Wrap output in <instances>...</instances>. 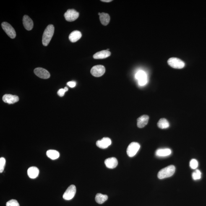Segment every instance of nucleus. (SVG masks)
<instances>
[{
  "mask_svg": "<svg viewBox=\"0 0 206 206\" xmlns=\"http://www.w3.org/2000/svg\"><path fill=\"white\" fill-rule=\"evenodd\" d=\"M27 173L29 178L31 179H35L38 176L39 170L36 167H31L27 170Z\"/></svg>",
  "mask_w": 206,
  "mask_h": 206,
  "instance_id": "obj_19",
  "label": "nucleus"
},
{
  "mask_svg": "<svg viewBox=\"0 0 206 206\" xmlns=\"http://www.w3.org/2000/svg\"><path fill=\"white\" fill-rule=\"evenodd\" d=\"M111 55V53L107 50H103L95 53L93 56L95 59H104L109 57Z\"/></svg>",
  "mask_w": 206,
  "mask_h": 206,
  "instance_id": "obj_16",
  "label": "nucleus"
},
{
  "mask_svg": "<svg viewBox=\"0 0 206 206\" xmlns=\"http://www.w3.org/2000/svg\"><path fill=\"white\" fill-rule=\"evenodd\" d=\"M171 153V149L168 148L158 149L155 152V154L158 157L168 156Z\"/></svg>",
  "mask_w": 206,
  "mask_h": 206,
  "instance_id": "obj_17",
  "label": "nucleus"
},
{
  "mask_svg": "<svg viewBox=\"0 0 206 206\" xmlns=\"http://www.w3.org/2000/svg\"><path fill=\"white\" fill-rule=\"evenodd\" d=\"M46 155L48 158L52 160H56L59 158L60 153L57 151L54 150H49L47 151Z\"/></svg>",
  "mask_w": 206,
  "mask_h": 206,
  "instance_id": "obj_21",
  "label": "nucleus"
},
{
  "mask_svg": "<svg viewBox=\"0 0 206 206\" xmlns=\"http://www.w3.org/2000/svg\"><path fill=\"white\" fill-rule=\"evenodd\" d=\"M23 22L24 27L26 30H31L33 27V22L32 19L28 16L25 15L23 19Z\"/></svg>",
  "mask_w": 206,
  "mask_h": 206,
  "instance_id": "obj_13",
  "label": "nucleus"
},
{
  "mask_svg": "<svg viewBox=\"0 0 206 206\" xmlns=\"http://www.w3.org/2000/svg\"><path fill=\"white\" fill-rule=\"evenodd\" d=\"M66 90L65 89H61L58 90L57 94L60 97L64 96L65 95V92H66Z\"/></svg>",
  "mask_w": 206,
  "mask_h": 206,
  "instance_id": "obj_28",
  "label": "nucleus"
},
{
  "mask_svg": "<svg viewBox=\"0 0 206 206\" xmlns=\"http://www.w3.org/2000/svg\"><path fill=\"white\" fill-rule=\"evenodd\" d=\"M99 17L100 20L103 25L106 26L109 23L110 21V17L109 15L105 13L100 14Z\"/></svg>",
  "mask_w": 206,
  "mask_h": 206,
  "instance_id": "obj_20",
  "label": "nucleus"
},
{
  "mask_svg": "<svg viewBox=\"0 0 206 206\" xmlns=\"http://www.w3.org/2000/svg\"><path fill=\"white\" fill-rule=\"evenodd\" d=\"M202 173L200 170H196L193 173H192V177L193 179L194 180H197L201 179Z\"/></svg>",
  "mask_w": 206,
  "mask_h": 206,
  "instance_id": "obj_24",
  "label": "nucleus"
},
{
  "mask_svg": "<svg viewBox=\"0 0 206 206\" xmlns=\"http://www.w3.org/2000/svg\"><path fill=\"white\" fill-rule=\"evenodd\" d=\"M198 166V162L197 160L195 159H193L191 160L190 162V166L191 168L192 169H196Z\"/></svg>",
  "mask_w": 206,
  "mask_h": 206,
  "instance_id": "obj_25",
  "label": "nucleus"
},
{
  "mask_svg": "<svg viewBox=\"0 0 206 206\" xmlns=\"http://www.w3.org/2000/svg\"><path fill=\"white\" fill-rule=\"evenodd\" d=\"M6 206H19V204L17 200L12 199L6 202Z\"/></svg>",
  "mask_w": 206,
  "mask_h": 206,
  "instance_id": "obj_27",
  "label": "nucleus"
},
{
  "mask_svg": "<svg viewBox=\"0 0 206 206\" xmlns=\"http://www.w3.org/2000/svg\"><path fill=\"white\" fill-rule=\"evenodd\" d=\"M105 164L108 168L113 169L116 168L117 166L118 162L116 158L115 157H111L105 160Z\"/></svg>",
  "mask_w": 206,
  "mask_h": 206,
  "instance_id": "obj_14",
  "label": "nucleus"
},
{
  "mask_svg": "<svg viewBox=\"0 0 206 206\" xmlns=\"http://www.w3.org/2000/svg\"><path fill=\"white\" fill-rule=\"evenodd\" d=\"M82 37V34L79 31H74L71 32L69 36V40L72 43H75Z\"/></svg>",
  "mask_w": 206,
  "mask_h": 206,
  "instance_id": "obj_18",
  "label": "nucleus"
},
{
  "mask_svg": "<svg viewBox=\"0 0 206 206\" xmlns=\"http://www.w3.org/2000/svg\"><path fill=\"white\" fill-rule=\"evenodd\" d=\"M149 116L147 115H143L138 118L137 120V127L142 128L145 127L148 123Z\"/></svg>",
  "mask_w": 206,
  "mask_h": 206,
  "instance_id": "obj_15",
  "label": "nucleus"
},
{
  "mask_svg": "<svg viewBox=\"0 0 206 206\" xmlns=\"http://www.w3.org/2000/svg\"><path fill=\"white\" fill-rule=\"evenodd\" d=\"M168 63L171 67L176 69H183L185 65L184 61L179 58L175 57L169 58L168 60Z\"/></svg>",
  "mask_w": 206,
  "mask_h": 206,
  "instance_id": "obj_3",
  "label": "nucleus"
},
{
  "mask_svg": "<svg viewBox=\"0 0 206 206\" xmlns=\"http://www.w3.org/2000/svg\"><path fill=\"white\" fill-rule=\"evenodd\" d=\"M111 144V141L109 138L104 137L101 140L96 142V145L99 148L105 149L108 148Z\"/></svg>",
  "mask_w": 206,
  "mask_h": 206,
  "instance_id": "obj_11",
  "label": "nucleus"
},
{
  "mask_svg": "<svg viewBox=\"0 0 206 206\" xmlns=\"http://www.w3.org/2000/svg\"><path fill=\"white\" fill-rule=\"evenodd\" d=\"M34 73L40 78L47 79L50 77V74L48 70L43 68H37L34 69Z\"/></svg>",
  "mask_w": 206,
  "mask_h": 206,
  "instance_id": "obj_10",
  "label": "nucleus"
},
{
  "mask_svg": "<svg viewBox=\"0 0 206 206\" xmlns=\"http://www.w3.org/2000/svg\"><path fill=\"white\" fill-rule=\"evenodd\" d=\"M108 197L106 195H103L100 193L96 194L95 196V200L97 203L101 204L103 203L107 200Z\"/></svg>",
  "mask_w": 206,
  "mask_h": 206,
  "instance_id": "obj_22",
  "label": "nucleus"
},
{
  "mask_svg": "<svg viewBox=\"0 0 206 206\" xmlns=\"http://www.w3.org/2000/svg\"><path fill=\"white\" fill-rule=\"evenodd\" d=\"M65 19L68 22L75 21L79 17V14L74 9H69L65 13Z\"/></svg>",
  "mask_w": 206,
  "mask_h": 206,
  "instance_id": "obj_6",
  "label": "nucleus"
},
{
  "mask_svg": "<svg viewBox=\"0 0 206 206\" xmlns=\"http://www.w3.org/2000/svg\"><path fill=\"white\" fill-rule=\"evenodd\" d=\"M2 100L5 103L11 104H14L18 102L19 97L17 95L6 94L3 96Z\"/></svg>",
  "mask_w": 206,
  "mask_h": 206,
  "instance_id": "obj_12",
  "label": "nucleus"
},
{
  "mask_svg": "<svg viewBox=\"0 0 206 206\" xmlns=\"http://www.w3.org/2000/svg\"><path fill=\"white\" fill-rule=\"evenodd\" d=\"M6 159L3 157L0 158V173H2L4 171L6 165Z\"/></svg>",
  "mask_w": 206,
  "mask_h": 206,
  "instance_id": "obj_26",
  "label": "nucleus"
},
{
  "mask_svg": "<svg viewBox=\"0 0 206 206\" xmlns=\"http://www.w3.org/2000/svg\"><path fill=\"white\" fill-rule=\"evenodd\" d=\"M136 78L138 81V83L140 86H144L147 84V78L146 74L142 70H140L136 73Z\"/></svg>",
  "mask_w": 206,
  "mask_h": 206,
  "instance_id": "obj_9",
  "label": "nucleus"
},
{
  "mask_svg": "<svg viewBox=\"0 0 206 206\" xmlns=\"http://www.w3.org/2000/svg\"><path fill=\"white\" fill-rule=\"evenodd\" d=\"M176 168L174 165H170L160 170L158 174V178L159 179H163L169 178L174 174Z\"/></svg>",
  "mask_w": 206,
  "mask_h": 206,
  "instance_id": "obj_2",
  "label": "nucleus"
},
{
  "mask_svg": "<svg viewBox=\"0 0 206 206\" xmlns=\"http://www.w3.org/2000/svg\"><path fill=\"white\" fill-rule=\"evenodd\" d=\"M67 85L69 86V87L73 88L75 87L76 85V82H67Z\"/></svg>",
  "mask_w": 206,
  "mask_h": 206,
  "instance_id": "obj_29",
  "label": "nucleus"
},
{
  "mask_svg": "<svg viewBox=\"0 0 206 206\" xmlns=\"http://www.w3.org/2000/svg\"><path fill=\"white\" fill-rule=\"evenodd\" d=\"M105 71V69L102 65L94 66L91 69L90 73L94 77H99L103 76Z\"/></svg>",
  "mask_w": 206,
  "mask_h": 206,
  "instance_id": "obj_8",
  "label": "nucleus"
},
{
  "mask_svg": "<svg viewBox=\"0 0 206 206\" xmlns=\"http://www.w3.org/2000/svg\"><path fill=\"white\" fill-rule=\"evenodd\" d=\"M3 30L7 34L10 38L14 39L15 38L16 33L15 30L10 24L7 22H3L1 24Z\"/></svg>",
  "mask_w": 206,
  "mask_h": 206,
  "instance_id": "obj_5",
  "label": "nucleus"
},
{
  "mask_svg": "<svg viewBox=\"0 0 206 206\" xmlns=\"http://www.w3.org/2000/svg\"><path fill=\"white\" fill-rule=\"evenodd\" d=\"M54 32V27L53 25H48L44 32L42 43L44 46H48L53 38Z\"/></svg>",
  "mask_w": 206,
  "mask_h": 206,
  "instance_id": "obj_1",
  "label": "nucleus"
},
{
  "mask_svg": "<svg viewBox=\"0 0 206 206\" xmlns=\"http://www.w3.org/2000/svg\"><path fill=\"white\" fill-rule=\"evenodd\" d=\"M157 125L160 128L166 129L169 127L170 124L167 120L165 118H161L157 123Z\"/></svg>",
  "mask_w": 206,
  "mask_h": 206,
  "instance_id": "obj_23",
  "label": "nucleus"
},
{
  "mask_svg": "<svg viewBox=\"0 0 206 206\" xmlns=\"http://www.w3.org/2000/svg\"><path fill=\"white\" fill-rule=\"evenodd\" d=\"M101 1L103 2H109L112 1H111V0H102V1Z\"/></svg>",
  "mask_w": 206,
  "mask_h": 206,
  "instance_id": "obj_30",
  "label": "nucleus"
},
{
  "mask_svg": "<svg viewBox=\"0 0 206 206\" xmlns=\"http://www.w3.org/2000/svg\"><path fill=\"white\" fill-rule=\"evenodd\" d=\"M76 191L77 190H76V186L74 185H71L67 188L63 195V198L65 200H71L75 195Z\"/></svg>",
  "mask_w": 206,
  "mask_h": 206,
  "instance_id": "obj_7",
  "label": "nucleus"
},
{
  "mask_svg": "<svg viewBox=\"0 0 206 206\" xmlns=\"http://www.w3.org/2000/svg\"><path fill=\"white\" fill-rule=\"evenodd\" d=\"M140 148V145L138 143L132 142L128 146L127 153L129 157H132L135 156Z\"/></svg>",
  "mask_w": 206,
  "mask_h": 206,
  "instance_id": "obj_4",
  "label": "nucleus"
}]
</instances>
